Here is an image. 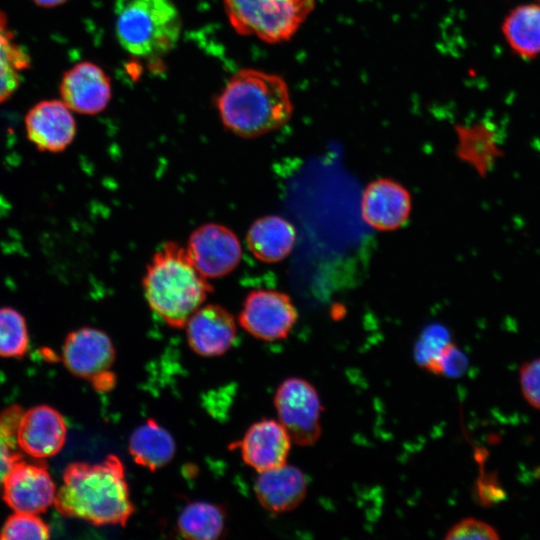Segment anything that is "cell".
<instances>
[{
  "label": "cell",
  "instance_id": "cell-14",
  "mask_svg": "<svg viewBox=\"0 0 540 540\" xmlns=\"http://www.w3.org/2000/svg\"><path fill=\"white\" fill-rule=\"evenodd\" d=\"M67 427L54 408L39 405L23 412L16 431L18 447L26 454L43 459L57 454L65 444Z\"/></svg>",
  "mask_w": 540,
  "mask_h": 540
},
{
  "label": "cell",
  "instance_id": "cell-17",
  "mask_svg": "<svg viewBox=\"0 0 540 540\" xmlns=\"http://www.w3.org/2000/svg\"><path fill=\"white\" fill-rule=\"evenodd\" d=\"M254 488L263 508L271 513H285L303 502L307 493V478L298 467L286 463L260 472Z\"/></svg>",
  "mask_w": 540,
  "mask_h": 540
},
{
  "label": "cell",
  "instance_id": "cell-24",
  "mask_svg": "<svg viewBox=\"0 0 540 540\" xmlns=\"http://www.w3.org/2000/svg\"><path fill=\"white\" fill-rule=\"evenodd\" d=\"M23 410L18 405H12L0 412V484L10 468L20 459L16 431Z\"/></svg>",
  "mask_w": 540,
  "mask_h": 540
},
{
  "label": "cell",
  "instance_id": "cell-4",
  "mask_svg": "<svg viewBox=\"0 0 540 540\" xmlns=\"http://www.w3.org/2000/svg\"><path fill=\"white\" fill-rule=\"evenodd\" d=\"M181 30V15L172 0H119L116 4V38L136 58L162 59L176 47Z\"/></svg>",
  "mask_w": 540,
  "mask_h": 540
},
{
  "label": "cell",
  "instance_id": "cell-25",
  "mask_svg": "<svg viewBox=\"0 0 540 540\" xmlns=\"http://www.w3.org/2000/svg\"><path fill=\"white\" fill-rule=\"evenodd\" d=\"M450 343L449 334L443 327H428L416 344L415 358L418 365L438 375L440 360Z\"/></svg>",
  "mask_w": 540,
  "mask_h": 540
},
{
  "label": "cell",
  "instance_id": "cell-10",
  "mask_svg": "<svg viewBox=\"0 0 540 540\" xmlns=\"http://www.w3.org/2000/svg\"><path fill=\"white\" fill-rule=\"evenodd\" d=\"M412 198L401 183L380 178L370 182L363 191L360 203L361 216L372 228L394 231L410 217Z\"/></svg>",
  "mask_w": 540,
  "mask_h": 540
},
{
  "label": "cell",
  "instance_id": "cell-1",
  "mask_svg": "<svg viewBox=\"0 0 540 540\" xmlns=\"http://www.w3.org/2000/svg\"><path fill=\"white\" fill-rule=\"evenodd\" d=\"M53 504L63 516L93 525L125 526L134 505L121 459L109 454L99 463H70Z\"/></svg>",
  "mask_w": 540,
  "mask_h": 540
},
{
  "label": "cell",
  "instance_id": "cell-13",
  "mask_svg": "<svg viewBox=\"0 0 540 540\" xmlns=\"http://www.w3.org/2000/svg\"><path fill=\"white\" fill-rule=\"evenodd\" d=\"M184 327L190 348L204 357L223 355L232 347L237 336L233 315L217 304L199 307Z\"/></svg>",
  "mask_w": 540,
  "mask_h": 540
},
{
  "label": "cell",
  "instance_id": "cell-6",
  "mask_svg": "<svg viewBox=\"0 0 540 540\" xmlns=\"http://www.w3.org/2000/svg\"><path fill=\"white\" fill-rule=\"evenodd\" d=\"M278 421L292 442L300 446L315 444L321 436L322 404L315 387L305 379L284 380L274 396Z\"/></svg>",
  "mask_w": 540,
  "mask_h": 540
},
{
  "label": "cell",
  "instance_id": "cell-5",
  "mask_svg": "<svg viewBox=\"0 0 540 540\" xmlns=\"http://www.w3.org/2000/svg\"><path fill=\"white\" fill-rule=\"evenodd\" d=\"M231 27L269 44L288 41L313 11L315 0H223Z\"/></svg>",
  "mask_w": 540,
  "mask_h": 540
},
{
  "label": "cell",
  "instance_id": "cell-29",
  "mask_svg": "<svg viewBox=\"0 0 540 540\" xmlns=\"http://www.w3.org/2000/svg\"><path fill=\"white\" fill-rule=\"evenodd\" d=\"M90 383L97 391L106 392L115 386L116 376L111 370H109L97 376Z\"/></svg>",
  "mask_w": 540,
  "mask_h": 540
},
{
  "label": "cell",
  "instance_id": "cell-3",
  "mask_svg": "<svg viewBox=\"0 0 540 540\" xmlns=\"http://www.w3.org/2000/svg\"><path fill=\"white\" fill-rule=\"evenodd\" d=\"M142 286L151 310L173 328H183L213 290L186 248L172 241L153 255Z\"/></svg>",
  "mask_w": 540,
  "mask_h": 540
},
{
  "label": "cell",
  "instance_id": "cell-30",
  "mask_svg": "<svg viewBox=\"0 0 540 540\" xmlns=\"http://www.w3.org/2000/svg\"><path fill=\"white\" fill-rule=\"evenodd\" d=\"M34 3L44 6V7H52L59 4H62L66 0H32Z\"/></svg>",
  "mask_w": 540,
  "mask_h": 540
},
{
  "label": "cell",
  "instance_id": "cell-12",
  "mask_svg": "<svg viewBox=\"0 0 540 540\" xmlns=\"http://www.w3.org/2000/svg\"><path fill=\"white\" fill-rule=\"evenodd\" d=\"M62 101L80 114L102 112L112 97L111 80L92 62H80L65 72L60 85Z\"/></svg>",
  "mask_w": 540,
  "mask_h": 540
},
{
  "label": "cell",
  "instance_id": "cell-28",
  "mask_svg": "<svg viewBox=\"0 0 540 540\" xmlns=\"http://www.w3.org/2000/svg\"><path fill=\"white\" fill-rule=\"evenodd\" d=\"M520 387L528 404L540 410V357L521 366Z\"/></svg>",
  "mask_w": 540,
  "mask_h": 540
},
{
  "label": "cell",
  "instance_id": "cell-9",
  "mask_svg": "<svg viewBox=\"0 0 540 540\" xmlns=\"http://www.w3.org/2000/svg\"><path fill=\"white\" fill-rule=\"evenodd\" d=\"M3 499L15 512L39 514L54 503L56 487L43 462L20 459L3 481Z\"/></svg>",
  "mask_w": 540,
  "mask_h": 540
},
{
  "label": "cell",
  "instance_id": "cell-8",
  "mask_svg": "<svg viewBox=\"0 0 540 540\" xmlns=\"http://www.w3.org/2000/svg\"><path fill=\"white\" fill-rule=\"evenodd\" d=\"M186 250L195 267L207 279L230 274L242 256L237 235L219 223H206L195 229Z\"/></svg>",
  "mask_w": 540,
  "mask_h": 540
},
{
  "label": "cell",
  "instance_id": "cell-23",
  "mask_svg": "<svg viewBox=\"0 0 540 540\" xmlns=\"http://www.w3.org/2000/svg\"><path fill=\"white\" fill-rule=\"evenodd\" d=\"M28 342L23 315L13 308H0V356L20 358L26 353Z\"/></svg>",
  "mask_w": 540,
  "mask_h": 540
},
{
  "label": "cell",
  "instance_id": "cell-16",
  "mask_svg": "<svg viewBox=\"0 0 540 540\" xmlns=\"http://www.w3.org/2000/svg\"><path fill=\"white\" fill-rule=\"evenodd\" d=\"M292 440L279 421L263 419L251 425L241 442L244 462L258 473L287 463Z\"/></svg>",
  "mask_w": 540,
  "mask_h": 540
},
{
  "label": "cell",
  "instance_id": "cell-11",
  "mask_svg": "<svg viewBox=\"0 0 540 540\" xmlns=\"http://www.w3.org/2000/svg\"><path fill=\"white\" fill-rule=\"evenodd\" d=\"M115 356V348L110 337L92 327H82L70 332L62 350L66 368L73 375L89 382L109 371Z\"/></svg>",
  "mask_w": 540,
  "mask_h": 540
},
{
  "label": "cell",
  "instance_id": "cell-7",
  "mask_svg": "<svg viewBox=\"0 0 540 540\" xmlns=\"http://www.w3.org/2000/svg\"><path fill=\"white\" fill-rule=\"evenodd\" d=\"M298 319L292 299L272 289L251 291L244 299L238 321L253 337L263 341L285 339Z\"/></svg>",
  "mask_w": 540,
  "mask_h": 540
},
{
  "label": "cell",
  "instance_id": "cell-26",
  "mask_svg": "<svg viewBox=\"0 0 540 540\" xmlns=\"http://www.w3.org/2000/svg\"><path fill=\"white\" fill-rule=\"evenodd\" d=\"M50 530L47 524L36 514L15 512L5 521L0 539H47Z\"/></svg>",
  "mask_w": 540,
  "mask_h": 540
},
{
  "label": "cell",
  "instance_id": "cell-2",
  "mask_svg": "<svg viewBox=\"0 0 540 540\" xmlns=\"http://www.w3.org/2000/svg\"><path fill=\"white\" fill-rule=\"evenodd\" d=\"M223 125L242 138H256L282 128L293 104L285 80L276 74L244 68L235 72L216 99Z\"/></svg>",
  "mask_w": 540,
  "mask_h": 540
},
{
  "label": "cell",
  "instance_id": "cell-21",
  "mask_svg": "<svg viewBox=\"0 0 540 540\" xmlns=\"http://www.w3.org/2000/svg\"><path fill=\"white\" fill-rule=\"evenodd\" d=\"M224 509L214 503L194 501L188 503L177 519L179 533L187 539L215 540L225 530Z\"/></svg>",
  "mask_w": 540,
  "mask_h": 540
},
{
  "label": "cell",
  "instance_id": "cell-19",
  "mask_svg": "<svg viewBox=\"0 0 540 540\" xmlns=\"http://www.w3.org/2000/svg\"><path fill=\"white\" fill-rule=\"evenodd\" d=\"M128 450L136 464L156 471L174 458L176 443L167 429L156 420L148 419L131 433Z\"/></svg>",
  "mask_w": 540,
  "mask_h": 540
},
{
  "label": "cell",
  "instance_id": "cell-18",
  "mask_svg": "<svg viewBox=\"0 0 540 540\" xmlns=\"http://www.w3.org/2000/svg\"><path fill=\"white\" fill-rule=\"evenodd\" d=\"M296 238L295 227L290 221L279 215H266L251 224L246 243L258 260L277 263L292 252Z\"/></svg>",
  "mask_w": 540,
  "mask_h": 540
},
{
  "label": "cell",
  "instance_id": "cell-20",
  "mask_svg": "<svg viewBox=\"0 0 540 540\" xmlns=\"http://www.w3.org/2000/svg\"><path fill=\"white\" fill-rule=\"evenodd\" d=\"M501 31L511 51L522 59L540 55V3L520 4L505 16Z\"/></svg>",
  "mask_w": 540,
  "mask_h": 540
},
{
  "label": "cell",
  "instance_id": "cell-15",
  "mask_svg": "<svg viewBox=\"0 0 540 540\" xmlns=\"http://www.w3.org/2000/svg\"><path fill=\"white\" fill-rule=\"evenodd\" d=\"M25 129L29 140L38 149L59 152L73 141L76 122L63 101L45 100L29 110Z\"/></svg>",
  "mask_w": 540,
  "mask_h": 540
},
{
  "label": "cell",
  "instance_id": "cell-22",
  "mask_svg": "<svg viewBox=\"0 0 540 540\" xmlns=\"http://www.w3.org/2000/svg\"><path fill=\"white\" fill-rule=\"evenodd\" d=\"M28 66L26 52L15 42L7 19L0 11V103L16 91Z\"/></svg>",
  "mask_w": 540,
  "mask_h": 540
},
{
  "label": "cell",
  "instance_id": "cell-27",
  "mask_svg": "<svg viewBox=\"0 0 540 540\" xmlns=\"http://www.w3.org/2000/svg\"><path fill=\"white\" fill-rule=\"evenodd\" d=\"M498 531L490 524L472 517L463 518L455 523L446 533L445 539H499Z\"/></svg>",
  "mask_w": 540,
  "mask_h": 540
}]
</instances>
